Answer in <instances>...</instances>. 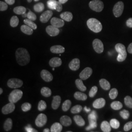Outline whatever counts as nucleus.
<instances>
[{
  "mask_svg": "<svg viewBox=\"0 0 132 132\" xmlns=\"http://www.w3.org/2000/svg\"><path fill=\"white\" fill-rule=\"evenodd\" d=\"M60 121L62 125L66 127L70 126L72 123V120L71 118L67 116H62L60 118Z\"/></svg>",
  "mask_w": 132,
  "mask_h": 132,
  "instance_id": "21",
  "label": "nucleus"
},
{
  "mask_svg": "<svg viewBox=\"0 0 132 132\" xmlns=\"http://www.w3.org/2000/svg\"><path fill=\"white\" fill-rule=\"evenodd\" d=\"M92 73L93 70L90 67H87L80 72L79 77L82 80H87L92 76Z\"/></svg>",
  "mask_w": 132,
  "mask_h": 132,
  "instance_id": "10",
  "label": "nucleus"
},
{
  "mask_svg": "<svg viewBox=\"0 0 132 132\" xmlns=\"http://www.w3.org/2000/svg\"><path fill=\"white\" fill-rule=\"evenodd\" d=\"M25 129L26 130V131L28 132H37L38 131L36 130L35 129H33L32 128H31V126L29 125L28 126H27L25 127Z\"/></svg>",
  "mask_w": 132,
  "mask_h": 132,
  "instance_id": "53",
  "label": "nucleus"
},
{
  "mask_svg": "<svg viewBox=\"0 0 132 132\" xmlns=\"http://www.w3.org/2000/svg\"><path fill=\"white\" fill-rule=\"evenodd\" d=\"M15 109V105L14 103L10 102L5 105L2 109V113L4 114H7L9 113H12Z\"/></svg>",
  "mask_w": 132,
  "mask_h": 132,
  "instance_id": "11",
  "label": "nucleus"
},
{
  "mask_svg": "<svg viewBox=\"0 0 132 132\" xmlns=\"http://www.w3.org/2000/svg\"><path fill=\"white\" fill-rule=\"evenodd\" d=\"M88 27L95 33L100 32L102 29V25L100 22L95 18H90L87 22Z\"/></svg>",
  "mask_w": 132,
  "mask_h": 132,
  "instance_id": "2",
  "label": "nucleus"
},
{
  "mask_svg": "<svg viewBox=\"0 0 132 132\" xmlns=\"http://www.w3.org/2000/svg\"><path fill=\"white\" fill-rule=\"evenodd\" d=\"M52 15H53L52 11L51 10H47L41 14L40 17V20L43 23H46L51 18Z\"/></svg>",
  "mask_w": 132,
  "mask_h": 132,
  "instance_id": "13",
  "label": "nucleus"
},
{
  "mask_svg": "<svg viewBox=\"0 0 132 132\" xmlns=\"http://www.w3.org/2000/svg\"><path fill=\"white\" fill-rule=\"evenodd\" d=\"M7 86L12 89H17L21 87L23 85V81L18 78H11L7 81Z\"/></svg>",
  "mask_w": 132,
  "mask_h": 132,
  "instance_id": "7",
  "label": "nucleus"
},
{
  "mask_svg": "<svg viewBox=\"0 0 132 132\" xmlns=\"http://www.w3.org/2000/svg\"><path fill=\"white\" fill-rule=\"evenodd\" d=\"M76 87L80 90V91L84 92L87 90V88L84 85L82 80L81 79H77L76 80Z\"/></svg>",
  "mask_w": 132,
  "mask_h": 132,
  "instance_id": "30",
  "label": "nucleus"
},
{
  "mask_svg": "<svg viewBox=\"0 0 132 132\" xmlns=\"http://www.w3.org/2000/svg\"><path fill=\"white\" fill-rule=\"evenodd\" d=\"M132 129V121H130L126 123L124 126V130L125 132H128Z\"/></svg>",
  "mask_w": 132,
  "mask_h": 132,
  "instance_id": "50",
  "label": "nucleus"
},
{
  "mask_svg": "<svg viewBox=\"0 0 132 132\" xmlns=\"http://www.w3.org/2000/svg\"><path fill=\"white\" fill-rule=\"evenodd\" d=\"M27 17H28V19H29V20H30L31 21H35L36 19H37V17H36V14L34 13L33 12H32L30 10H29L28 11V13Z\"/></svg>",
  "mask_w": 132,
  "mask_h": 132,
  "instance_id": "48",
  "label": "nucleus"
},
{
  "mask_svg": "<svg viewBox=\"0 0 132 132\" xmlns=\"http://www.w3.org/2000/svg\"><path fill=\"white\" fill-rule=\"evenodd\" d=\"M5 3L10 5H12L14 4L15 0H5Z\"/></svg>",
  "mask_w": 132,
  "mask_h": 132,
  "instance_id": "55",
  "label": "nucleus"
},
{
  "mask_svg": "<svg viewBox=\"0 0 132 132\" xmlns=\"http://www.w3.org/2000/svg\"><path fill=\"white\" fill-rule=\"evenodd\" d=\"M24 24L28 25L31 28H32L33 30L34 29H36L37 28V25L33 22V21H31V20L28 19V18L24 19Z\"/></svg>",
  "mask_w": 132,
  "mask_h": 132,
  "instance_id": "35",
  "label": "nucleus"
},
{
  "mask_svg": "<svg viewBox=\"0 0 132 132\" xmlns=\"http://www.w3.org/2000/svg\"><path fill=\"white\" fill-rule=\"evenodd\" d=\"M27 16H28V13L27 14L26 13H24V14H22V16H23V17H24V18H26V17H27Z\"/></svg>",
  "mask_w": 132,
  "mask_h": 132,
  "instance_id": "60",
  "label": "nucleus"
},
{
  "mask_svg": "<svg viewBox=\"0 0 132 132\" xmlns=\"http://www.w3.org/2000/svg\"><path fill=\"white\" fill-rule=\"evenodd\" d=\"M93 46L95 52L97 53H101L104 51L103 44L98 39H94L93 42Z\"/></svg>",
  "mask_w": 132,
  "mask_h": 132,
  "instance_id": "8",
  "label": "nucleus"
},
{
  "mask_svg": "<svg viewBox=\"0 0 132 132\" xmlns=\"http://www.w3.org/2000/svg\"><path fill=\"white\" fill-rule=\"evenodd\" d=\"M16 61L18 64L22 66L28 65L30 62V55L28 51L24 48H18L15 53Z\"/></svg>",
  "mask_w": 132,
  "mask_h": 132,
  "instance_id": "1",
  "label": "nucleus"
},
{
  "mask_svg": "<svg viewBox=\"0 0 132 132\" xmlns=\"http://www.w3.org/2000/svg\"><path fill=\"white\" fill-rule=\"evenodd\" d=\"M21 30L23 33L27 34V35H30L33 34V29L31 28L30 27H29V26L26 24L24 25H22L21 27Z\"/></svg>",
  "mask_w": 132,
  "mask_h": 132,
  "instance_id": "24",
  "label": "nucleus"
},
{
  "mask_svg": "<svg viewBox=\"0 0 132 132\" xmlns=\"http://www.w3.org/2000/svg\"><path fill=\"white\" fill-rule=\"evenodd\" d=\"M3 89H2V88H0V94H2V93H3Z\"/></svg>",
  "mask_w": 132,
  "mask_h": 132,
  "instance_id": "61",
  "label": "nucleus"
},
{
  "mask_svg": "<svg viewBox=\"0 0 132 132\" xmlns=\"http://www.w3.org/2000/svg\"><path fill=\"white\" fill-rule=\"evenodd\" d=\"M89 123H90L89 126H88L87 127H86V130H90L91 129H94V128H95L97 127L96 122H95Z\"/></svg>",
  "mask_w": 132,
  "mask_h": 132,
  "instance_id": "51",
  "label": "nucleus"
},
{
  "mask_svg": "<svg viewBox=\"0 0 132 132\" xmlns=\"http://www.w3.org/2000/svg\"><path fill=\"white\" fill-rule=\"evenodd\" d=\"M102 131L104 132H110L111 131V126L110 124L107 121H104L101 124L100 126Z\"/></svg>",
  "mask_w": 132,
  "mask_h": 132,
  "instance_id": "26",
  "label": "nucleus"
},
{
  "mask_svg": "<svg viewBox=\"0 0 132 132\" xmlns=\"http://www.w3.org/2000/svg\"><path fill=\"white\" fill-rule=\"evenodd\" d=\"M128 52L130 54H132V43H131L128 47Z\"/></svg>",
  "mask_w": 132,
  "mask_h": 132,
  "instance_id": "56",
  "label": "nucleus"
},
{
  "mask_svg": "<svg viewBox=\"0 0 132 132\" xmlns=\"http://www.w3.org/2000/svg\"><path fill=\"white\" fill-rule=\"evenodd\" d=\"M12 120L11 118H7L5 121L4 124V128L5 129V131H10V130H11L12 128Z\"/></svg>",
  "mask_w": 132,
  "mask_h": 132,
  "instance_id": "27",
  "label": "nucleus"
},
{
  "mask_svg": "<svg viewBox=\"0 0 132 132\" xmlns=\"http://www.w3.org/2000/svg\"><path fill=\"white\" fill-rule=\"evenodd\" d=\"M89 5L91 10L97 12H101L104 9V4L100 0H93L89 3Z\"/></svg>",
  "mask_w": 132,
  "mask_h": 132,
  "instance_id": "5",
  "label": "nucleus"
},
{
  "mask_svg": "<svg viewBox=\"0 0 132 132\" xmlns=\"http://www.w3.org/2000/svg\"><path fill=\"white\" fill-rule=\"evenodd\" d=\"M63 129V127L60 123L58 122H55L52 124L51 132H61Z\"/></svg>",
  "mask_w": 132,
  "mask_h": 132,
  "instance_id": "28",
  "label": "nucleus"
},
{
  "mask_svg": "<svg viewBox=\"0 0 132 132\" xmlns=\"http://www.w3.org/2000/svg\"><path fill=\"white\" fill-rule=\"evenodd\" d=\"M49 64L52 68L60 67L62 65L61 59L59 57H53L49 62Z\"/></svg>",
  "mask_w": 132,
  "mask_h": 132,
  "instance_id": "18",
  "label": "nucleus"
},
{
  "mask_svg": "<svg viewBox=\"0 0 132 132\" xmlns=\"http://www.w3.org/2000/svg\"><path fill=\"white\" fill-rule=\"evenodd\" d=\"M39 1V0H34L35 2H37V1Z\"/></svg>",
  "mask_w": 132,
  "mask_h": 132,
  "instance_id": "64",
  "label": "nucleus"
},
{
  "mask_svg": "<svg viewBox=\"0 0 132 132\" xmlns=\"http://www.w3.org/2000/svg\"><path fill=\"white\" fill-rule=\"evenodd\" d=\"M80 65V60L78 58H75L70 62L69 67L71 70L76 71H77L79 69Z\"/></svg>",
  "mask_w": 132,
  "mask_h": 132,
  "instance_id": "14",
  "label": "nucleus"
},
{
  "mask_svg": "<svg viewBox=\"0 0 132 132\" xmlns=\"http://www.w3.org/2000/svg\"><path fill=\"white\" fill-rule=\"evenodd\" d=\"M99 84L101 87L104 90H108L111 88V84L108 81L105 79H101L99 80Z\"/></svg>",
  "mask_w": 132,
  "mask_h": 132,
  "instance_id": "23",
  "label": "nucleus"
},
{
  "mask_svg": "<svg viewBox=\"0 0 132 132\" xmlns=\"http://www.w3.org/2000/svg\"><path fill=\"white\" fill-rule=\"evenodd\" d=\"M82 110V107L80 105H76V106H74L72 107V108L71 109V113L73 114L78 113L81 112Z\"/></svg>",
  "mask_w": 132,
  "mask_h": 132,
  "instance_id": "40",
  "label": "nucleus"
},
{
  "mask_svg": "<svg viewBox=\"0 0 132 132\" xmlns=\"http://www.w3.org/2000/svg\"><path fill=\"white\" fill-rule=\"evenodd\" d=\"M118 95V90L116 89L113 88L110 91L109 97L111 99H114L117 98Z\"/></svg>",
  "mask_w": 132,
  "mask_h": 132,
  "instance_id": "42",
  "label": "nucleus"
},
{
  "mask_svg": "<svg viewBox=\"0 0 132 132\" xmlns=\"http://www.w3.org/2000/svg\"><path fill=\"white\" fill-rule=\"evenodd\" d=\"M8 8L7 4L6 3H5L3 1L0 2V11H4L7 10Z\"/></svg>",
  "mask_w": 132,
  "mask_h": 132,
  "instance_id": "49",
  "label": "nucleus"
},
{
  "mask_svg": "<svg viewBox=\"0 0 132 132\" xmlns=\"http://www.w3.org/2000/svg\"><path fill=\"white\" fill-rule=\"evenodd\" d=\"M21 108H22V111H24V112H28L31 108V105L29 103H28V102L24 103L22 105Z\"/></svg>",
  "mask_w": 132,
  "mask_h": 132,
  "instance_id": "46",
  "label": "nucleus"
},
{
  "mask_svg": "<svg viewBox=\"0 0 132 132\" xmlns=\"http://www.w3.org/2000/svg\"><path fill=\"white\" fill-rule=\"evenodd\" d=\"M68 1V0H59L58 1H59V2H60L62 4H63L66 3V2H67Z\"/></svg>",
  "mask_w": 132,
  "mask_h": 132,
  "instance_id": "57",
  "label": "nucleus"
},
{
  "mask_svg": "<svg viewBox=\"0 0 132 132\" xmlns=\"http://www.w3.org/2000/svg\"><path fill=\"white\" fill-rule=\"evenodd\" d=\"M126 26L130 28H132V18H130L126 21Z\"/></svg>",
  "mask_w": 132,
  "mask_h": 132,
  "instance_id": "54",
  "label": "nucleus"
},
{
  "mask_svg": "<svg viewBox=\"0 0 132 132\" xmlns=\"http://www.w3.org/2000/svg\"><path fill=\"white\" fill-rule=\"evenodd\" d=\"M51 131L50 130H49V129H48V128H46V129H44V132H50Z\"/></svg>",
  "mask_w": 132,
  "mask_h": 132,
  "instance_id": "59",
  "label": "nucleus"
},
{
  "mask_svg": "<svg viewBox=\"0 0 132 132\" xmlns=\"http://www.w3.org/2000/svg\"><path fill=\"white\" fill-rule=\"evenodd\" d=\"M41 93L43 96L46 97H48L52 95V90H51L46 87H43L41 90Z\"/></svg>",
  "mask_w": 132,
  "mask_h": 132,
  "instance_id": "31",
  "label": "nucleus"
},
{
  "mask_svg": "<svg viewBox=\"0 0 132 132\" xmlns=\"http://www.w3.org/2000/svg\"><path fill=\"white\" fill-rule=\"evenodd\" d=\"M27 9L22 6H19L15 7L13 10V11L15 14L18 15H22L26 13Z\"/></svg>",
  "mask_w": 132,
  "mask_h": 132,
  "instance_id": "32",
  "label": "nucleus"
},
{
  "mask_svg": "<svg viewBox=\"0 0 132 132\" xmlns=\"http://www.w3.org/2000/svg\"><path fill=\"white\" fill-rule=\"evenodd\" d=\"M71 102L70 100H66L62 104V109L64 112H67L71 107Z\"/></svg>",
  "mask_w": 132,
  "mask_h": 132,
  "instance_id": "36",
  "label": "nucleus"
},
{
  "mask_svg": "<svg viewBox=\"0 0 132 132\" xmlns=\"http://www.w3.org/2000/svg\"><path fill=\"white\" fill-rule=\"evenodd\" d=\"M51 23L52 25L58 28L63 27L65 24L64 21L63 19H59L56 17H53L51 20Z\"/></svg>",
  "mask_w": 132,
  "mask_h": 132,
  "instance_id": "16",
  "label": "nucleus"
},
{
  "mask_svg": "<svg viewBox=\"0 0 132 132\" xmlns=\"http://www.w3.org/2000/svg\"><path fill=\"white\" fill-rule=\"evenodd\" d=\"M84 110H85L86 112H90V109L87 108V107L86 106L84 108Z\"/></svg>",
  "mask_w": 132,
  "mask_h": 132,
  "instance_id": "58",
  "label": "nucleus"
},
{
  "mask_svg": "<svg viewBox=\"0 0 132 132\" xmlns=\"http://www.w3.org/2000/svg\"><path fill=\"white\" fill-rule=\"evenodd\" d=\"M47 117L46 114L40 113L36 118L35 124L38 127H42L47 123Z\"/></svg>",
  "mask_w": 132,
  "mask_h": 132,
  "instance_id": "9",
  "label": "nucleus"
},
{
  "mask_svg": "<svg viewBox=\"0 0 132 132\" xmlns=\"http://www.w3.org/2000/svg\"><path fill=\"white\" fill-rule=\"evenodd\" d=\"M115 49L118 53L117 60L119 62L124 61L127 56L126 47L124 45L121 43H118L115 46Z\"/></svg>",
  "mask_w": 132,
  "mask_h": 132,
  "instance_id": "3",
  "label": "nucleus"
},
{
  "mask_svg": "<svg viewBox=\"0 0 132 132\" xmlns=\"http://www.w3.org/2000/svg\"><path fill=\"white\" fill-rule=\"evenodd\" d=\"M41 76L43 80L46 82H49L53 80V76L48 71L43 70L41 72Z\"/></svg>",
  "mask_w": 132,
  "mask_h": 132,
  "instance_id": "15",
  "label": "nucleus"
},
{
  "mask_svg": "<svg viewBox=\"0 0 132 132\" xmlns=\"http://www.w3.org/2000/svg\"><path fill=\"white\" fill-rule=\"evenodd\" d=\"M27 1H28V3H31L32 0H27Z\"/></svg>",
  "mask_w": 132,
  "mask_h": 132,
  "instance_id": "62",
  "label": "nucleus"
},
{
  "mask_svg": "<svg viewBox=\"0 0 132 132\" xmlns=\"http://www.w3.org/2000/svg\"><path fill=\"white\" fill-rule=\"evenodd\" d=\"M61 98L59 95H56L53 96V99L52 100V107L54 110H56L59 108L61 104Z\"/></svg>",
  "mask_w": 132,
  "mask_h": 132,
  "instance_id": "19",
  "label": "nucleus"
},
{
  "mask_svg": "<svg viewBox=\"0 0 132 132\" xmlns=\"http://www.w3.org/2000/svg\"><path fill=\"white\" fill-rule=\"evenodd\" d=\"M60 16L61 19L64 21H66L67 22H71L73 19L72 14L70 12L68 11H66L60 14Z\"/></svg>",
  "mask_w": 132,
  "mask_h": 132,
  "instance_id": "22",
  "label": "nucleus"
},
{
  "mask_svg": "<svg viewBox=\"0 0 132 132\" xmlns=\"http://www.w3.org/2000/svg\"><path fill=\"white\" fill-rule=\"evenodd\" d=\"M119 114L121 117L124 119H127L130 117V113L126 110H123L122 111H120Z\"/></svg>",
  "mask_w": 132,
  "mask_h": 132,
  "instance_id": "45",
  "label": "nucleus"
},
{
  "mask_svg": "<svg viewBox=\"0 0 132 132\" xmlns=\"http://www.w3.org/2000/svg\"><path fill=\"white\" fill-rule=\"evenodd\" d=\"M47 33L51 36L54 37L56 36L59 34L60 30L58 28H56L53 26H48L46 28Z\"/></svg>",
  "mask_w": 132,
  "mask_h": 132,
  "instance_id": "12",
  "label": "nucleus"
},
{
  "mask_svg": "<svg viewBox=\"0 0 132 132\" xmlns=\"http://www.w3.org/2000/svg\"><path fill=\"white\" fill-rule=\"evenodd\" d=\"M111 107L114 110H119L122 108L123 105L119 101H113L111 104Z\"/></svg>",
  "mask_w": 132,
  "mask_h": 132,
  "instance_id": "33",
  "label": "nucleus"
},
{
  "mask_svg": "<svg viewBox=\"0 0 132 132\" xmlns=\"http://www.w3.org/2000/svg\"><path fill=\"white\" fill-rule=\"evenodd\" d=\"M124 3L122 2H118L113 6V13L116 17H120L123 12L124 10Z\"/></svg>",
  "mask_w": 132,
  "mask_h": 132,
  "instance_id": "6",
  "label": "nucleus"
},
{
  "mask_svg": "<svg viewBox=\"0 0 132 132\" xmlns=\"http://www.w3.org/2000/svg\"><path fill=\"white\" fill-rule=\"evenodd\" d=\"M47 104L44 100H41L38 103V109L39 111H43L47 108Z\"/></svg>",
  "mask_w": 132,
  "mask_h": 132,
  "instance_id": "44",
  "label": "nucleus"
},
{
  "mask_svg": "<svg viewBox=\"0 0 132 132\" xmlns=\"http://www.w3.org/2000/svg\"><path fill=\"white\" fill-rule=\"evenodd\" d=\"M33 9L35 11L37 12H40L44 10L45 9V6L42 3H39L34 5Z\"/></svg>",
  "mask_w": 132,
  "mask_h": 132,
  "instance_id": "37",
  "label": "nucleus"
},
{
  "mask_svg": "<svg viewBox=\"0 0 132 132\" xmlns=\"http://www.w3.org/2000/svg\"><path fill=\"white\" fill-rule=\"evenodd\" d=\"M57 1L56 0H48L47 2V7L51 10L56 9Z\"/></svg>",
  "mask_w": 132,
  "mask_h": 132,
  "instance_id": "38",
  "label": "nucleus"
},
{
  "mask_svg": "<svg viewBox=\"0 0 132 132\" xmlns=\"http://www.w3.org/2000/svg\"><path fill=\"white\" fill-rule=\"evenodd\" d=\"M52 70H53V71H54V70H55L54 68H52Z\"/></svg>",
  "mask_w": 132,
  "mask_h": 132,
  "instance_id": "63",
  "label": "nucleus"
},
{
  "mask_svg": "<svg viewBox=\"0 0 132 132\" xmlns=\"http://www.w3.org/2000/svg\"><path fill=\"white\" fill-rule=\"evenodd\" d=\"M19 22V18L16 16H13L11 17V18L10 19V24L12 27L15 28V27H16L18 25Z\"/></svg>",
  "mask_w": 132,
  "mask_h": 132,
  "instance_id": "34",
  "label": "nucleus"
},
{
  "mask_svg": "<svg viewBox=\"0 0 132 132\" xmlns=\"http://www.w3.org/2000/svg\"><path fill=\"white\" fill-rule=\"evenodd\" d=\"M88 119L89 123L96 122L97 114L95 111H93L88 116Z\"/></svg>",
  "mask_w": 132,
  "mask_h": 132,
  "instance_id": "41",
  "label": "nucleus"
},
{
  "mask_svg": "<svg viewBox=\"0 0 132 132\" xmlns=\"http://www.w3.org/2000/svg\"><path fill=\"white\" fill-rule=\"evenodd\" d=\"M73 119H74L76 124L78 126L82 127L85 125V120H84L83 118H82V117L79 115H76L73 117Z\"/></svg>",
  "mask_w": 132,
  "mask_h": 132,
  "instance_id": "25",
  "label": "nucleus"
},
{
  "mask_svg": "<svg viewBox=\"0 0 132 132\" xmlns=\"http://www.w3.org/2000/svg\"><path fill=\"white\" fill-rule=\"evenodd\" d=\"M97 87L96 86H93L91 89L90 90V92H89V96L90 97H94V96L95 95V94H96L97 92Z\"/></svg>",
  "mask_w": 132,
  "mask_h": 132,
  "instance_id": "47",
  "label": "nucleus"
},
{
  "mask_svg": "<svg viewBox=\"0 0 132 132\" xmlns=\"http://www.w3.org/2000/svg\"><path fill=\"white\" fill-rule=\"evenodd\" d=\"M63 9V7H62V4L59 2V1H57V3L56 7V9L55 10H56L57 12H61Z\"/></svg>",
  "mask_w": 132,
  "mask_h": 132,
  "instance_id": "52",
  "label": "nucleus"
},
{
  "mask_svg": "<svg viewBox=\"0 0 132 132\" xmlns=\"http://www.w3.org/2000/svg\"><path fill=\"white\" fill-rule=\"evenodd\" d=\"M110 124L111 125V126L112 127L115 129H117L120 126V123L119 122V121L118 120L116 119H112L110 120Z\"/></svg>",
  "mask_w": 132,
  "mask_h": 132,
  "instance_id": "39",
  "label": "nucleus"
},
{
  "mask_svg": "<svg viewBox=\"0 0 132 132\" xmlns=\"http://www.w3.org/2000/svg\"><path fill=\"white\" fill-rule=\"evenodd\" d=\"M23 92L21 90L15 89L11 92L9 95V100L10 102L16 103L22 98L23 96Z\"/></svg>",
  "mask_w": 132,
  "mask_h": 132,
  "instance_id": "4",
  "label": "nucleus"
},
{
  "mask_svg": "<svg viewBox=\"0 0 132 132\" xmlns=\"http://www.w3.org/2000/svg\"><path fill=\"white\" fill-rule=\"evenodd\" d=\"M51 52L53 53L61 54L64 53L65 51V47L61 45H55L51 47Z\"/></svg>",
  "mask_w": 132,
  "mask_h": 132,
  "instance_id": "20",
  "label": "nucleus"
},
{
  "mask_svg": "<svg viewBox=\"0 0 132 132\" xmlns=\"http://www.w3.org/2000/svg\"><path fill=\"white\" fill-rule=\"evenodd\" d=\"M124 103L127 107L132 108V98L131 96H126L124 98Z\"/></svg>",
  "mask_w": 132,
  "mask_h": 132,
  "instance_id": "43",
  "label": "nucleus"
},
{
  "mask_svg": "<svg viewBox=\"0 0 132 132\" xmlns=\"http://www.w3.org/2000/svg\"><path fill=\"white\" fill-rule=\"evenodd\" d=\"M74 97L76 100L82 101H85L88 98V96L86 94L80 92H76L74 94Z\"/></svg>",
  "mask_w": 132,
  "mask_h": 132,
  "instance_id": "29",
  "label": "nucleus"
},
{
  "mask_svg": "<svg viewBox=\"0 0 132 132\" xmlns=\"http://www.w3.org/2000/svg\"><path fill=\"white\" fill-rule=\"evenodd\" d=\"M106 104V101L103 98H100L96 99L93 104V106L94 108L101 109L103 108Z\"/></svg>",
  "mask_w": 132,
  "mask_h": 132,
  "instance_id": "17",
  "label": "nucleus"
}]
</instances>
